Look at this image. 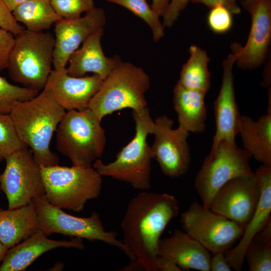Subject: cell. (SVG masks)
Segmentation results:
<instances>
[{
  "label": "cell",
  "instance_id": "31",
  "mask_svg": "<svg viewBox=\"0 0 271 271\" xmlns=\"http://www.w3.org/2000/svg\"><path fill=\"white\" fill-rule=\"evenodd\" d=\"M51 5L62 19H73L81 17L82 13L95 8L93 0H50Z\"/></svg>",
  "mask_w": 271,
  "mask_h": 271
},
{
  "label": "cell",
  "instance_id": "40",
  "mask_svg": "<svg viewBox=\"0 0 271 271\" xmlns=\"http://www.w3.org/2000/svg\"><path fill=\"white\" fill-rule=\"evenodd\" d=\"M9 248L0 240V262L3 261Z\"/></svg>",
  "mask_w": 271,
  "mask_h": 271
},
{
  "label": "cell",
  "instance_id": "14",
  "mask_svg": "<svg viewBox=\"0 0 271 271\" xmlns=\"http://www.w3.org/2000/svg\"><path fill=\"white\" fill-rule=\"evenodd\" d=\"M260 193L255 173L236 177L220 188L209 209L245 227L256 208Z\"/></svg>",
  "mask_w": 271,
  "mask_h": 271
},
{
  "label": "cell",
  "instance_id": "6",
  "mask_svg": "<svg viewBox=\"0 0 271 271\" xmlns=\"http://www.w3.org/2000/svg\"><path fill=\"white\" fill-rule=\"evenodd\" d=\"M55 42L49 32L25 29L16 36L7 68L11 79L26 88L43 90L52 70Z\"/></svg>",
  "mask_w": 271,
  "mask_h": 271
},
{
  "label": "cell",
  "instance_id": "8",
  "mask_svg": "<svg viewBox=\"0 0 271 271\" xmlns=\"http://www.w3.org/2000/svg\"><path fill=\"white\" fill-rule=\"evenodd\" d=\"M251 157L244 149L225 140L211 147L194 181L195 189L204 208L209 209L218 191L229 181L254 173L249 165Z\"/></svg>",
  "mask_w": 271,
  "mask_h": 271
},
{
  "label": "cell",
  "instance_id": "9",
  "mask_svg": "<svg viewBox=\"0 0 271 271\" xmlns=\"http://www.w3.org/2000/svg\"><path fill=\"white\" fill-rule=\"evenodd\" d=\"M40 230L46 235L59 233L65 235L98 240L116 247L123 251L133 261L135 257L124 244L117 238V233L105 230L99 215L93 212L87 217H79L69 214L62 209L50 204L45 198L33 200Z\"/></svg>",
  "mask_w": 271,
  "mask_h": 271
},
{
  "label": "cell",
  "instance_id": "32",
  "mask_svg": "<svg viewBox=\"0 0 271 271\" xmlns=\"http://www.w3.org/2000/svg\"><path fill=\"white\" fill-rule=\"evenodd\" d=\"M231 14L227 8L221 6L211 8L207 17L209 28L217 34L228 31L232 25Z\"/></svg>",
  "mask_w": 271,
  "mask_h": 271
},
{
  "label": "cell",
  "instance_id": "22",
  "mask_svg": "<svg viewBox=\"0 0 271 271\" xmlns=\"http://www.w3.org/2000/svg\"><path fill=\"white\" fill-rule=\"evenodd\" d=\"M39 230L33 201L13 209H0V240L9 249Z\"/></svg>",
  "mask_w": 271,
  "mask_h": 271
},
{
  "label": "cell",
  "instance_id": "26",
  "mask_svg": "<svg viewBox=\"0 0 271 271\" xmlns=\"http://www.w3.org/2000/svg\"><path fill=\"white\" fill-rule=\"evenodd\" d=\"M12 14L26 29L41 32L62 19L53 8L50 0H28L17 7Z\"/></svg>",
  "mask_w": 271,
  "mask_h": 271
},
{
  "label": "cell",
  "instance_id": "34",
  "mask_svg": "<svg viewBox=\"0 0 271 271\" xmlns=\"http://www.w3.org/2000/svg\"><path fill=\"white\" fill-rule=\"evenodd\" d=\"M0 27L16 36L25 29L16 21L12 12L2 0H0Z\"/></svg>",
  "mask_w": 271,
  "mask_h": 271
},
{
  "label": "cell",
  "instance_id": "10",
  "mask_svg": "<svg viewBox=\"0 0 271 271\" xmlns=\"http://www.w3.org/2000/svg\"><path fill=\"white\" fill-rule=\"evenodd\" d=\"M186 233L211 253L225 252L241 237L245 227L193 201L181 215Z\"/></svg>",
  "mask_w": 271,
  "mask_h": 271
},
{
  "label": "cell",
  "instance_id": "3",
  "mask_svg": "<svg viewBox=\"0 0 271 271\" xmlns=\"http://www.w3.org/2000/svg\"><path fill=\"white\" fill-rule=\"evenodd\" d=\"M135 134L118 152L113 162L104 164L97 159L92 167L101 176L111 177L129 184L134 189L146 191L151 187V162L154 156L147 141L153 134L154 120L147 106L132 110Z\"/></svg>",
  "mask_w": 271,
  "mask_h": 271
},
{
  "label": "cell",
  "instance_id": "21",
  "mask_svg": "<svg viewBox=\"0 0 271 271\" xmlns=\"http://www.w3.org/2000/svg\"><path fill=\"white\" fill-rule=\"evenodd\" d=\"M41 230L9 248L0 265V271L25 270L45 252L57 247L84 249L82 239L56 240L49 239Z\"/></svg>",
  "mask_w": 271,
  "mask_h": 271
},
{
  "label": "cell",
  "instance_id": "4",
  "mask_svg": "<svg viewBox=\"0 0 271 271\" xmlns=\"http://www.w3.org/2000/svg\"><path fill=\"white\" fill-rule=\"evenodd\" d=\"M101 121L89 108L66 112L56 130V149L73 166L92 167L106 142Z\"/></svg>",
  "mask_w": 271,
  "mask_h": 271
},
{
  "label": "cell",
  "instance_id": "12",
  "mask_svg": "<svg viewBox=\"0 0 271 271\" xmlns=\"http://www.w3.org/2000/svg\"><path fill=\"white\" fill-rule=\"evenodd\" d=\"M173 120L165 115L154 120L155 138L151 148L162 173L170 178H178L185 175L190 167L189 132L179 126L173 128Z\"/></svg>",
  "mask_w": 271,
  "mask_h": 271
},
{
  "label": "cell",
  "instance_id": "23",
  "mask_svg": "<svg viewBox=\"0 0 271 271\" xmlns=\"http://www.w3.org/2000/svg\"><path fill=\"white\" fill-rule=\"evenodd\" d=\"M205 95L187 89L178 81L174 88L173 102L179 126L189 132L200 133L206 128Z\"/></svg>",
  "mask_w": 271,
  "mask_h": 271
},
{
  "label": "cell",
  "instance_id": "38",
  "mask_svg": "<svg viewBox=\"0 0 271 271\" xmlns=\"http://www.w3.org/2000/svg\"><path fill=\"white\" fill-rule=\"evenodd\" d=\"M170 1L171 0H152V4L151 7L159 17H163Z\"/></svg>",
  "mask_w": 271,
  "mask_h": 271
},
{
  "label": "cell",
  "instance_id": "39",
  "mask_svg": "<svg viewBox=\"0 0 271 271\" xmlns=\"http://www.w3.org/2000/svg\"><path fill=\"white\" fill-rule=\"evenodd\" d=\"M12 12L17 7L28 0H2Z\"/></svg>",
  "mask_w": 271,
  "mask_h": 271
},
{
  "label": "cell",
  "instance_id": "29",
  "mask_svg": "<svg viewBox=\"0 0 271 271\" xmlns=\"http://www.w3.org/2000/svg\"><path fill=\"white\" fill-rule=\"evenodd\" d=\"M26 146L20 140L10 114H0V161Z\"/></svg>",
  "mask_w": 271,
  "mask_h": 271
},
{
  "label": "cell",
  "instance_id": "5",
  "mask_svg": "<svg viewBox=\"0 0 271 271\" xmlns=\"http://www.w3.org/2000/svg\"><path fill=\"white\" fill-rule=\"evenodd\" d=\"M40 167L45 198L56 207L79 212L100 194L102 176L93 167Z\"/></svg>",
  "mask_w": 271,
  "mask_h": 271
},
{
  "label": "cell",
  "instance_id": "27",
  "mask_svg": "<svg viewBox=\"0 0 271 271\" xmlns=\"http://www.w3.org/2000/svg\"><path fill=\"white\" fill-rule=\"evenodd\" d=\"M120 5L143 19L148 24L153 32L154 41L156 42L165 35V27L159 17L148 4L147 0H106Z\"/></svg>",
  "mask_w": 271,
  "mask_h": 271
},
{
  "label": "cell",
  "instance_id": "2",
  "mask_svg": "<svg viewBox=\"0 0 271 271\" xmlns=\"http://www.w3.org/2000/svg\"><path fill=\"white\" fill-rule=\"evenodd\" d=\"M66 112L45 89L29 100L15 103L12 107L10 115L18 135L31 148L40 166L59 164V158L51 151L50 145Z\"/></svg>",
  "mask_w": 271,
  "mask_h": 271
},
{
  "label": "cell",
  "instance_id": "20",
  "mask_svg": "<svg viewBox=\"0 0 271 271\" xmlns=\"http://www.w3.org/2000/svg\"><path fill=\"white\" fill-rule=\"evenodd\" d=\"M158 253L182 270L210 271L211 252L185 231L176 229L170 236L160 238Z\"/></svg>",
  "mask_w": 271,
  "mask_h": 271
},
{
  "label": "cell",
  "instance_id": "25",
  "mask_svg": "<svg viewBox=\"0 0 271 271\" xmlns=\"http://www.w3.org/2000/svg\"><path fill=\"white\" fill-rule=\"evenodd\" d=\"M189 52V58L182 66L178 82L187 89L206 94L211 84L210 58L205 51L194 45L190 47Z\"/></svg>",
  "mask_w": 271,
  "mask_h": 271
},
{
  "label": "cell",
  "instance_id": "33",
  "mask_svg": "<svg viewBox=\"0 0 271 271\" xmlns=\"http://www.w3.org/2000/svg\"><path fill=\"white\" fill-rule=\"evenodd\" d=\"M15 43L14 35L0 27V71L8 68Z\"/></svg>",
  "mask_w": 271,
  "mask_h": 271
},
{
  "label": "cell",
  "instance_id": "1",
  "mask_svg": "<svg viewBox=\"0 0 271 271\" xmlns=\"http://www.w3.org/2000/svg\"><path fill=\"white\" fill-rule=\"evenodd\" d=\"M178 213V201L171 194L144 191L132 198L121 227L122 242L135 259L121 270L157 271L159 240Z\"/></svg>",
  "mask_w": 271,
  "mask_h": 271
},
{
  "label": "cell",
  "instance_id": "30",
  "mask_svg": "<svg viewBox=\"0 0 271 271\" xmlns=\"http://www.w3.org/2000/svg\"><path fill=\"white\" fill-rule=\"evenodd\" d=\"M249 271L271 270V242L252 240L245 255Z\"/></svg>",
  "mask_w": 271,
  "mask_h": 271
},
{
  "label": "cell",
  "instance_id": "7",
  "mask_svg": "<svg viewBox=\"0 0 271 271\" xmlns=\"http://www.w3.org/2000/svg\"><path fill=\"white\" fill-rule=\"evenodd\" d=\"M150 87V77L142 68L122 62L103 80L88 108L100 120L122 109L140 110L147 106L145 93Z\"/></svg>",
  "mask_w": 271,
  "mask_h": 271
},
{
  "label": "cell",
  "instance_id": "15",
  "mask_svg": "<svg viewBox=\"0 0 271 271\" xmlns=\"http://www.w3.org/2000/svg\"><path fill=\"white\" fill-rule=\"evenodd\" d=\"M106 23L104 10L94 8L77 19H61L55 23L53 65L55 69L66 68L70 55L92 33Z\"/></svg>",
  "mask_w": 271,
  "mask_h": 271
},
{
  "label": "cell",
  "instance_id": "18",
  "mask_svg": "<svg viewBox=\"0 0 271 271\" xmlns=\"http://www.w3.org/2000/svg\"><path fill=\"white\" fill-rule=\"evenodd\" d=\"M260 187L256 208L237 244L224 252L232 269L241 270L246 250L256 234L271 220V166L263 164L254 172Z\"/></svg>",
  "mask_w": 271,
  "mask_h": 271
},
{
  "label": "cell",
  "instance_id": "24",
  "mask_svg": "<svg viewBox=\"0 0 271 271\" xmlns=\"http://www.w3.org/2000/svg\"><path fill=\"white\" fill-rule=\"evenodd\" d=\"M238 133L243 149L256 161L271 166V111L257 120L241 115Z\"/></svg>",
  "mask_w": 271,
  "mask_h": 271
},
{
  "label": "cell",
  "instance_id": "28",
  "mask_svg": "<svg viewBox=\"0 0 271 271\" xmlns=\"http://www.w3.org/2000/svg\"><path fill=\"white\" fill-rule=\"evenodd\" d=\"M39 93L12 84L6 78L0 76V114H9L15 103L29 100Z\"/></svg>",
  "mask_w": 271,
  "mask_h": 271
},
{
  "label": "cell",
  "instance_id": "36",
  "mask_svg": "<svg viewBox=\"0 0 271 271\" xmlns=\"http://www.w3.org/2000/svg\"><path fill=\"white\" fill-rule=\"evenodd\" d=\"M194 3H200L209 8L221 6L227 8L232 14H238L240 13V8L237 4L236 0H191Z\"/></svg>",
  "mask_w": 271,
  "mask_h": 271
},
{
  "label": "cell",
  "instance_id": "35",
  "mask_svg": "<svg viewBox=\"0 0 271 271\" xmlns=\"http://www.w3.org/2000/svg\"><path fill=\"white\" fill-rule=\"evenodd\" d=\"M191 0H171L164 15L163 24L165 27H172L178 19L181 12L188 5Z\"/></svg>",
  "mask_w": 271,
  "mask_h": 271
},
{
  "label": "cell",
  "instance_id": "11",
  "mask_svg": "<svg viewBox=\"0 0 271 271\" xmlns=\"http://www.w3.org/2000/svg\"><path fill=\"white\" fill-rule=\"evenodd\" d=\"M5 160V170L0 174V189L7 197L8 209L45 198L41 167L28 146L15 151Z\"/></svg>",
  "mask_w": 271,
  "mask_h": 271
},
{
  "label": "cell",
  "instance_id": "16",
  "mask_svg": "<svg viewBox=\"0 0 271 271\" xmlns=\"http://www.w3.org/2000/svg\"><path fill=\"white\" fill-rule=\"evenodd\" d=\"M98 75L74 77L66 68L51 70L45 87L66 110L88 108L89 103L100 89L102 82Z\"/></svg>",
  "mask_w": 271,
  "mask_h": 271
},
{
  "label": "cell",
  "instance_id": "17",
  "mask_svg": "<svg viewBox=\"0 0 271 271\" xmlns=\"http://www.w3.org/2000/svg\"><path fill=\"white\" fill-rule=\"evenodd\" d=\"M236 60V55L232 53L222 62L221 85L214 104L216 131L211 147L221 140L235 144V137L238 133L241 115L236 101L232 72Z\"/></svg>",
  "mask_w": 271,
  "mask_h": 271
},
{
  "label": "cell",
  "instance_id": "37",
  "mask_svg": "<svg viewBox=\"0 0 271 271\" xmlns=\"http://www.w3.org/2000/svg\"><path fill=\"white\" fill-rule=\"evenodd\" d=\"M226 258L224 252L212 253L210 261V270L231 271L232 269Z\"/></svg>",
  "mask_w": 271,
  "mask_h": 271
},
{
  "label": "cell",
  "instance_id": "13",
  "mask_svg": "<svg viewBox=\"0 0 271 271\" xmlns=\"http://www.w3.org/2000/svg\"><path fill=\"white\" fill-rule=\"evenodd\" d=\"M242 7L250 15L251 24L245 46L230 45L236 55L237 66L244 70L258 67L264 62L271 39V0H242Z\"/></svg>",
  "mask_w": 271,
  "mask_h": 271
},
{
  "label": "cell",
  "instance_id": "19",
  "mask_svg": "<svg viewBox=\"0 0 271 271\" xmlns=\"http://www.w3.org/2000/svg\"><path fill=\"white\" fill-rule=\"evenodd\" d=\"M104 33L101 27L89 35L82 46L69 57L68 74L72 76L82 77L92 72L104 80L122 62L118 55L106 57L102 50L101 40Z\"/></svg>",
  "mask_w": 271,
  "mask_h": 271
}]
</instances>
